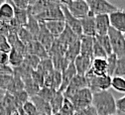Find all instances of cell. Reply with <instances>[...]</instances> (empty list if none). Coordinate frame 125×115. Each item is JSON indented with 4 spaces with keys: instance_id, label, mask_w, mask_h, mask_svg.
<instances>
[{
    "instance_id": "1",
    "label": "cell",
    "mask_w": 125,
    "mask_h": 115,
    "mask_svg": "<svg viewBox=\"0 0 125 115\" xmlns=\"http://www.w3.org/2000/svg\"><path fill=\"white\" fill-rule=\"evenodd\" d=\"M91 106L98 115H116V103L112 93L109 90L92 93Z\"/></svg>"
},
{
    "instance_id": "2",
    "label": "cell",
    "mask_w": 125,
    "mask_h": 115,
    "mask_svg": "<svg viewBox=\"0 0 125 115\" xmlns=\"http://www.w3.org/2000/svg\"><path fill=\"white\" fill-rule=\"evenodd\" d=\"M70 101L73 104V107L75 112L76 111H82V110L86 109L87 107L91 106L92 92L88 87L83 88V89L77 91L70 99Z\"/></svg>"
},
{
    "instance_id": "3",
    "label": "cell",
    "mask_w": 125,
    "mask_h": 115,
    "mask_svg": "<svg viewBox=\"0 0 125 115\" xmlns=\"http://www.w3.org/2000/svg\"><path fill=\"white\" fill-rule=\"evenodd\" d=\"M107 36L110 41L112 54H114L117 58H121L125 56V39L124 35L121 32L115 30L114 28L110 27L108 29Z\"/></svg>"
},
{
    "instance_id": "4",
    "label": "cell",
    "mask_w": 125,
    "mask_h": 115,
    "mask_svg": "<svg viewBox=\"0 0 125 115\" xmlns=\"http://www.w3.org/2000/svg\"><path fill=\"white\" fill-rule=\"evenodd\" d=\"M61 4L65 5L69 12L79 20L89 15V7L84 0H67V1H61Z\"/></svg>"
},
{
    "instance_id": "5",
    "label": "cell",
    "mask_w": 125,
    "mask_h": 115,
    "mask_svg": "<svg viewBox=\"0 0 125 115\" xmlns=\"http://www.w3.org/2000/svg\"><path fill=\"white\" fill-rule=\"evenodd\" d=\"M89 7V15L96 16V15H109L115 11H117L119 8L112 3L106 0H88L86 1Z\"/></svg>"
},
{
    "instance_id": "6",
    "label": "cell",
    "mask_w": 125,
    "mask_h": 115,
    "mask_svg": "<svg viewBox=\"0 0 125 115\" xmlns=\"http://www.w3.org/2000/svg\"><path fill=\"white\" fill-rule=\"evenodd\" d=\"M87 79L88 88L91 90L92 93L105 91L111 87V76L105 75V76H96L93 74H85Z\"/></svg>"
},
{
    "instance_id": "7",
    "label": "cell",
    "mask_w": 125,
    "mask_h": 115,
    "mask_svg": "<svg viewBox=\"0 0 125 115\" xmlns=\"http://www.w3.org/2000/svg\"><path fill=\"white\" fill-rule=\"evenodd\" d=\"M34 17L37 19L38 22H42V23L50 22V21H57V20L65 21L64 20V13H62L61 4L47 9V10L39 13L38 15L34 16Z\"/></svg>"
},
{
    "instance_id": "8",
    "label": "cell",
    "mask_w": 125,
    "mask_h": 115,
    "mask_svg": "<svg viewBox=\"0 0 125 115\" xmlns=\"http://www.w3.org/2000/svg\"><path fill=\"white\" fill-rule=\"evenodd\" d=\"M86 87H88L86 77L83 76V75L76 74L73 78V80L71 81L69 86L66 88V90L62 92V94H64L65 98H67V99L70 100L79 90H81L83 88H86Z\"/></svg>"
},
{
    "instance_id": "9",
    "label": "cell",
    "mask_w": 125,
    "mask_h": 115,
    "mask_svg": "<svg viewBox=\"0 0 125 115\" xmlns=\"http://www.w3.org/2000/svg\"><path fill=\"white\" fill-rule=\"evenodd\" d=\"M61 4V1H47V0H39V1H29V6L27 12L29 15L36 16L39 13Z\"/></svg>"
},
{
    "instance_id": "10",
    "label": "cell",
    "mask_w": 125,
    "mask_h": 115,
    "mask_svg": "<svg viewBox=\"0 0 125 115\" xmlns=\"http://www.w3.org/2000/svg\"><path fill=\"white\" fill-rule=\"evenodd\" d=\"M61 7H62V13H64V20H65V23L68 27H70L72 29V31L74 33V34L77 36V37H82L83 36V31H82V26H81V21L79 19L74 18L73 16L69 12L68 8L61 4Z\"/></svg>"
},
{
    "instance_id": "11",
    "label": "cell",
    "mask_w": 125,
    "mask_h": 115,
    "mask_svg": "<svg viewBox=\"0 0 125 115\" xmlns=\"http://www.w3.org/2000/svg\"><path fill=\"white\" fill-rule=\"evenodd\" d=\"M109 21H110V27L114 28L115 30L124 34L125 33V10L118 9L117 11L109 14Z\"/></svg>"
},
{
    "instance_id": "12",
    "label": "cell",
    "mask_w": 125,
    "mask_h": 115,
    "mask_svg": "<svg viewBox=\"0 0 125 115\" xmlns=\"http://www.w3.org/2000/svg\"><path fill=\"white\" fill-rule=\"evenodd\" d=\"M39 23H40V31H39V34H38L36 40L49 52V50L51 49V47L56 39L50 34V32L47 30L44 23H42V22H39Z\"/></svg>"
},
{
    "instance_id": "13",
    "label": "cell",
    "mask_w": 125,
    "mask_h": 115,
    "mask_svg": "<svg viewBox=\"0 0 125 115\" xmlns=\"http://www.w3.org/2000/svg\"><path fill=\"white\" fill-rule=\"evenodd\" d=\"M80 21H81V26H82V31H83V36L94 38L96 36L94 16L88 15L86 17L81 19Z\"/></svg>"
},
{
    "instance_id": "14",
    "label": "cell",
    "mask_w": 125,
    "mask_h": 115,
    "mask_svg": "<svg viewBox=\"0 0 125 115\" xmlns=\"http://www.w3.org/2000/svg\"><path fill=\"white\" fill-rule=\"evenodd\" d=\"M26 52H27V54L36 56L41 60L49 58L48 51H47L37 40H34L31 43H29L28 45H26Z\"/></svg>"
},
{
    "instance_id": "15",
    "label": "cell",
    "mask_w": 125,
    "mask_h": 115,
    "mask_svg": "<svg viewBox=\"0 0 125 115\" xmlns=\"http://www.w3.org/2000/svg\"><path fill=\"white\" fill-rule=\"evenodd\" d=\"M89 74L96 76H105L107 75V62L106 59H93L91 68L88 71ZM86 73V74H87Z\"/></svg>"
},
{
    "instance_id": "16",
    "label": "cell",
    "mask_w": 125,
    "mask_h": 115,
    "mask_svg": "<svg viewBox=\"0 0 125 115\" xmlns=\"http://www.w3.org/2000/svg\"><path fill=\"white\" fill-rule=\"evenodd\" d=\"M91 63H92L91 59L80 55L73 61V64H74V68H75V71H76V74L85 76V74L88 73V71L91 68Z\"/></svg>"
},
{
    "instance_id": "17",
    "label": "cell",
    "mask_w": 125,
    "mask_h": 115,
    "mask_svg": "<svg viewBox=\"0 0 125 115\" xmlns=\"http://www.w3.org/2000/svg\"><path fill=\"white\" fill-rule=\"evenodd\" d=\"M62 84V73L58 71H53L49 74H47L44 78V86L45 87H49L53 88L55 90L60 89Z\"/></svg>"
},
{
    "instance_id": "18",
    "label": "cell",
    "mask_w": 125,
    "mask_h": 115,
    "mask_svg": "<svg viewBox=\"0 0 125 115\" xmlns=\"http://www.w3.org/2000/svg\"><path fill=\"white\" fill-rule=\"evenodd\" d=\"M95 21V29H96V35L104 36L107 35L108 29L110 28V21H109V15H96L94 16Z\"/></svg>"
},
{
    "instance_id": "19",
    "label": "cell",
    "mask_w": 125,
    "mask_h": 115,
    "mask_svg": "<svg viewBox=\"0 0 125 115\" xmlns=\"http://www.w3.org/2000/svg\"><path fill=\"white\" fill-rule=\"evenodd\" d=\"M14 7L10 1H4L0 5V22L9 23L14 19Z\"/></svg>"
},
{
    "instance_id": "20",
    "label": "cell",
    "mask_w": 125,
    "mask_h": 115,
    "mask_svg": "<svg viewBox=\"0 0 125 115\" xmlns=\"http://www.w3.org/2000/svg\"><path fill=\"white\" fill-rule=\"evenodd\" d=\"M75 75H76V71L74 68V64L73 63H71L69 64V67L67 68V70L62 73V84H61L59 91L64 92Z\"/></svg>"
},
{
    "instance_id": "21",
    "label": "cell",
    "mask_w": 125,
    "mask_h": 115,
    "mask_svg": "<svg viewBox=\"0 0 125 115\" xmlns=\"http://www.w3.org/2000/svg\"><path fill=\"white\" fill-rule=\"evenodd\" d=\"M47 30L50 32V34L55 38L58 39L62 33L64 32L65 28H66V23L65 21L62 20H57V21H50V22H45L44 23Z\"/></svg>"
},
{
    "instance_id": "22",
    "label": "cell",
    "mask_w": 125,
    "mask_h": 115,
    "mask_svg": "<svg viewBox=\"0 0 125 115\" xmlns=\"http://www.w3.org/2000/svg\"><path fill=\"white\" fill-rule=\"evenodd\" d=\"M93 37L82 36L80 38L81 41V56L87 57L93 60L92 56V48H93Z\"/></svg>"
},
{
    "instance_id": "23",
    "label": "cell",
    "mask_w": 125,
    "mask_h": 115,
    "mask_svg": "<svg viewBox=\"0 0 125 115\" xmlns=\"http://www.w3.org/2000/svg\"><path fill=\"white\" fill-rule=\"evenodd\" d=\"M31 102L34 104V106L36 107V109L40 115H52V111H51L49 102L43 100L39 96L36 95V96L31 97Z\"/></svg>"
},
{
    "instance_id": "24",
    "label": "cell",
    "mask_w": 125,
    "mask_h": 115,
    "mask_svg": "<svg viewBox=\"0 0 125 115\" xmlns=\"http://www.w3.org/2000/svg\"><path fill=\"white\" fill-rule=\"evenodd\" d=\"M81 55V41L77 39L76 41L70 44L67 48V51L65 54V58L70 62L73 63V61Z\"/></svg>"
},
{
    "instance_id": "25",
    "label": "cell",
    "mask_w": 125,
    "mask_h": 115,
    "mask_svg": "<svg viewBox=\"0 0 125 115\" xmlns=\"http://www.w3.org/2000/svg\"><path fill=\"white\" fill-rule=\"evenodd\" d=\"M67 48H68V46L66 44L61 42L59 39H56L54 41L51 49L48 52L49 57L52 58V57H58V56H65Z\"/></svg>"
},
{
    "instance_id": "26",
    "label": "cell",
    "mask_w": 125,
    "mask_h": 115,
    "mask_svg": "<svg viewBox=\"0 0 125 115\" xmlns=\"http://www.w3.org/2000/svg\"><path fill=\"white\" fill-rule=\"evenodd\" d=\"M64 101H65L64 94H62V92H61V91H58L55 94V96L52 98V100L49 102L50 107H51V111H52V115L57 114L61 111L62 104H64Z\"/></svg>"
},
{
    "instance_id": "27",
    "label": "cell",
    "mask_w": 125,
    "mask_h": 115,
    "mask_svg": "<svg viewBox=\"0 0 125 115\" xmlns=\"http://www.w3.org/2000/svg\"><path fill=\"white\" fill-rule=\"evenodd\" d=\"M24 90V81L22 78L13 75V79L11 80L10 84L8 85L6 91L7 93H10V95H14L18 92H21Z\"/></svg>"
},
{
    "instance_id": "28",
    "label": "cell",
    "mask_w": 125,
    "mask_h": 115,
    "mask_svg": "<svg viewBox=\"0 0 125 115\" xmlns=\"http://www.w3.org/2000/svg\"><path fill=\"white\" fill-rule=\"evenodd\" d=\"M24 62V56L20 53H18L17 51L11 49V51L8 53V65L12 69L18 68Z\"/></svg>"
},
{
    "instance_id": "29",
    "label": "cell",
    "mask_w": 125,
    "mask_h": 115,
    "mask_svg": "<svg viewBox=\"0 0 125 115\" xmlns=\"http://www.w3.org/2000/svg\"><path fill=\"white\" fill-rule=\"evenodd\" d=\"M23 81H24V90H25L26 93L29 95V97L36 96V95L39 93L41 87H40L36 83H34V80L31 78V77L26 78V79H24Z\"/></svg>"
},
{
    "instance_id": "30",
    "label": "cell",
    "mask_w": 125,
    "mask_h": 115,
    "mask_svg": "<svg viewBox=\"0 0 125 115\" xmlns=\"http://www.w3.org/2000/svg\"><path fill=\"white\" fill-rule=\"evenodd\" d=\"M52 63H53V67L55 71H58L60 73H62L64 71L67 70V68L69 67V64L71 63L66 58L65 56H58V57H52L51 58Z\"/></svg>"
},
{
    "instance_id": "31",
    "label": "cell",
    "mask_w": 125,
    "mask_h": 115,
    "mask_svg": "<svg viewBox=\"0 0 125 115\" xmlns=\"http://www.w3.org/2000/svg\"><path fill=\"white\" fill-rule=\"evenodd\" d=\"M24 28L27 29L36 40V38L39 34V31H40V23L37 21V19L34 16H32V15L28 16V21H27L26 25L24 26Z\"/></svg>"
},
{
    "instance_id": "32",
    "label": "cell",
    "mask_w": 125,
    "mask_h": 115,
    "mask_svg": "<svg viewBox=\"0 0 125 115\" xmlns=\"http://www.w3.org/2000/svg\"><path fill=\"white\" fill-rule=\"evenodd\" d=\"M61 42H62L64 44H66L67 46H69L70 44H72L73 42L76 41L77 39H80V37H77L74 33L72 31V29L70 27H68L66 25V28L64 30V32L62 33V35L58 38Z\"/></svg>"
},
{
    "instance_id": "33",
    "label": "cell",
    "mask_w": 125,
    "mask_h": 115,
    "mask_svg": "<svg viewBox=\"0 0 125 115\" xmlns=\"http://www.w3.org/2000/svg\"><path fill=\"white\" fill-rule=\"evenodd\" d=\"M33 71H34V70H32L31 68H29L28 65H26L25 63H22L20 67L13 69V75L18 76V77H20V78H22V79L24 80V79H26V78L31 77Z\"/></svg>"
},
{
    "instance_id": "34",
    "label": "cell",
    "mask_w": 125,
    "mask_h": 115,
    "mask_svg": "<svg viewBox=\"0 0 125 115\" xmlns=\"http://www.w3.org/2000/svg\"><path fill=\"white\" fill-rule=\"evenodd\" d=\"M37 71H39L44 76H46L47 74H49L51 72L54 71V67H53V63H52V60L51 58H47V59H44V60H41L38 68H37Z\"/></svg>"
},
{
    "instance_id": "35",
    "label": "cell",
    "mask_w": 125,
    "mask_h": 115,
    "mask_svg": "<svg viewBox=\"0 0 125 115\" xmlns=\"http://www.w3.org/2000/svg\"><path fill=\"white\" fill-rule=\"evenodd\" d=\"M15 13H14V20L16 21V23L20 26V27H24L28 21V12L27 10H19V9H15Z\"/></svg>"
},
{
    "instance_id": "36",
    "label": "cell",
    "mask_w": 125,
    "mask_h": 115,
    "mask_svg": "<svg viewBox=\"0 0 125 115\" xmlns=\"http://www.w3.org/2000/svg\"><path fill=\"white\" fill-rule=\"evenodd\" d=\"M17 36H18V39H19L25 46L35 40V38L33 37V35L31 34V33H30L27 29H25L24 27H21V28L18 30Z\"/></svg>"
},
{
    "instance_id": "37",
    "label": "cell",
    "mask_w": 125,
    "mask_h": 115,
    "mask_svg": "<svg viewBox=\"0 0 125 115\" xmlns=\"http://www.w3.org/2000/svg\"><path fill=\"white\" fill-rule=\"evenodd\" d=\"M94 38L98 42V44L102 47V49L105 51V53L107 54V56L112 54V49H111L110 41H109V38H108L107 35H104V36H98V35H96Z\"/></svg>"
},
{
    "instance_id": "38",
    "label": "cell",
    "mask_w": 125,
    "mask_h": 115,
    "mask_svg": "<svg viewBox=\"0 0 125 115\" xmlns=\"http://www.w3.org/2000/svg\"><path fill=\"white\" fill-rule=\"evenodd\" d=\"M58 92V90H55L53 88H49V87H45L43 86L39 93L37 94V96H39L40 98H42L43 100L47 101V102H50L52 100V98L55 96V94Z\"/></svg>"
},
{
    "instance_id": "39",
    "label": "cell",
    "mask_w": 125,
    "mask_h": 115,
    "mask_svg": "<svg viewBox=\"0 0 125 115\" xmlns=\"http://www.w3.org/2000/svg\"><path fill=\"white\" fill-rule=\"evenodd\" d=\"M111 87L119 92L125 93V78L121 76H112Z\"/></svg>"
},
{
    "instance_id": "40",
    "label": "cell",
    "mask_w": 125,
    "mask_h": 115,
    "mask_svg": "<svg viewBox=\"0 0 125 115\" xmlns=\"http://www.w3.org/2000/svg\"><path fill=\"white\" fill-rule=\"evenodd\" d=\"M92 56H93V59H106L107 58V54L102 49V47L98 44V42L95 40V38L93 39Z\"/></svg>"
},
{
    "instance_id": "41",
    "label": "cell",
    "mask_w": 125,
    "mask_h": 115,
    "mask_svg": "<svg viewBox=\"0 0 125 115\" xmlns=\"http://www.w3.org/2000/svg\"><path fill=\"white\" fill-rule=\"evenodd\" d=\"M40 62H41V59H39L38 57L33 56V55L26 54L24 56V62H23V63H25L26 65H28L29 68H31L32 70L35 71V70H37Z\"/></svg>"
},
{
    "instance_id": "42",
    "label": "cell",
    "mask_w": 125,
    "mask_h": 115,
    "mask_svg": "<svg viewBox=\"0 0 125 115\" xmlns=\"http://www.w3.org/2000/svg\"><path fill=\"white\" fill-rule=\"evenodd\" d=\"M113 76H121V77L125 76V56L121 58H117Z\"/></svg>"
},
{
    "instance_id": "43",
    "label": "cell",
    "mask_w": 125,
    "mask_h": 115,
    "mask_svg": "<svg viewBox=\"0 0 125 115\" xmlns=\"http://www.w3.org/2000/svg\"><path fill=\"white\" fill-rule=\"evenodd\" d=\"M106 62H107V75L109 76H113L114 73V70L116 67V62H117V57L114 54L108 55L106 58Z\"/></svg>"
},
{
    "instance_id": "44",
    "label": "cell",
    "mask_w": 125,
    "mask_h": 115,
    "mask_svg": "<svg viewBox=\"0 0 125 115\" xmlns=\"http://www.w3.org/2000/svg\"><path fill=\"white\" fill-rule=\"evenodd\" d=\"M74 109L73 107V104L71 103L70 100H68L67 98H65L64 104H62V107L60 111L61 115H74Z\"/></svg>"
},
{
    "instance_id": "45",
    "label": "cell",
    "mask_w": 125,
    "mask_h": 115,
    "mask_svg": "<svg viewBox=\"0 0 125 115\" xmlns=\"http://www.w3.org/2000/svg\"><path fill=\"white\" fill-rule=\"evenodd\" d=\"M13 79V75L10 74H0V89L6 91L11 80Z\"/></svg>"
},
{
    "instance_id": "46",
    "label": "cell",
    "mask_w": 125,
    "mask_h": 115,
    "mask_svg": "<svg viewBox=\"0 0 125 115\" xmlns=\"http://www.w3.org/2000/svg\"><path fill=\"white\" fill-rule=\"evenodd\" d=\"M22 108H23L22 110L25 112L26 115H39V113H38L36 107L34 106V104L31 102V101H27V102L23 105Z\"/></svg>"
},
{
    "instance_id": "47",
    "label": "cell",
    "mask_w": 125,
    "mask_h": 115,
    "mask_svg": "<svg viewBox=\"0 0 125 115\" xmlns=\"http://www.w3.org/2000/svg\"><path fill=\"white\" fill-rule=\"evenodd\" d=\"M31 78H32L34 80V83H36L41 88L44 86V78H45V76L39 71H37V70L33 71L32 75H31Z\"/></svg>"
},
{
    "instance_id": "48",
    "label": "cell",
    "mask_w": 125,
    "mask_h": 115,
    "mask_svg": "<svg viewBox=\"0 0 125 115\" xmlns=\"http://www.w3.org/2000/svg\"><path fill=\"white\" fill-rule=\"evenodd\" d=\"M13 97H14L15 101H16V103L18 102V103H21L22 105H24L27 101H29V95L26 93L25 90H23L21 92H18L16 94H14Z\"/></svg>"
},
{
    "instance_id": "49",
    "label": "cell",
    "mask_w": 125,
    "mask_h": 115,
    "mask_svg": "<svg viewBox=\"0 0 125 115\" xmlns=\"http://www.w3.org/2000/svg\"><path fill=\"white\" fill-rule=\"evenodd\" d=\"M10 2L15 9L19 10H27L29 6V1H26V0H11Z\"/></svg>"
},
{
    "instance_id": "50",
    "label": "cell",
    "mask_w": 125,
    "mask_h": 115,
    "mask_svg": "<svg viewBox=\"0 0 125 115\" xmlns=\"http://www.w3.org/2000/svg\"><path fill=\"white\" fill-rule=\"evenodd\" d=\"M0 51L9 53L11 51V47L4 35H0Z\"/></svg>"
},
{
    "instance_id": "51",
    "label": "cell",
    "mask_w": 125,
    "mask_h": 115,
    "mask_svg": "<svg viewBox=\"0 0 125 115\" xmlns=\"http://www.w3.org/2000/svg\"><path fill=\"white\" fill-rule=\"evenodd\" d=\"M115 103H116V110H117V113H123L125 114V95L119 99L115 100Z\"/></svg>"
},
{
    "instance_id": "52",
    "label": "cell",
    "mask_w": 125,
    "mask_h": 115,
    "mask_svg": "<svg viewBox=\"0 0 125 115\" xmlns=\"http://www.w3.org/2000/svg\"><path fill=\"white\" fill-rule=\"evenodd\" d=\"M74 115H98L95 111V109L92 106L87 107L86 109H83L82 111H76L74 112Z\"/></svg>"
},
{
    "instance_id": "53",
    "label": "cell",
    "mask_w": 125,
    "mask_h": 115,
    "mask_svg": "<svg viewBox=\"0 0 125 115\" xmlns=\"http://www.w3.org/2000/svg\"><path fill=\"white\" fill-rule=\"evenodd\" d=\"M0 74L13 75V69L8 64H0Z\"/></svg>"
},
{
    "instance_id": "54",
    "label": "cell",
    "mask_w": 125,
    "mask_h": 115,
    "mask_svg": "<svg viewBox=\"0 0 125 115\" xmlns=\"http://www.w3.org/2000/svg\"><path fill=\"white\" fill-rule=\"evenodd\" d=\"M0 64H8V53L0 51Z\"/></svg>"
},
{
    "instance_id": "55",
    "label": "cell",
    "mask_w": 125,
    "mask_h": 115,
    "mask_svg": "<svg viewBox=\"0 0 125 115\" xmlns=\"http://www.w3.org/2000/svg\"><path fill=\"white\" fill-rule=\"evenodd\" d=\"M117 115H125V114H123V113H117Z\"/></svg>"
},
{
    "instance_id": "56",
    "label": "cell",
    "mask_w": 125,
    "mask_h": 115,
    "mask_svg": "<svg viewBox=\"0 0 125 115\" xmlns=\"http://www.w3.org/2000/svg\"><path fill=\"white\" fill-rule=\"evenodd\" d=\"M54 115H61V113L59 112V113H57V114H54Z\"/></svg>"
},
{
    "instance_id": "57",
    "label": "cell",
    "mask_w": 125,
    "mask_h": 115,
    "mask_svg": "<svg viewBox=\"0 0 125 115\" xmlns=\"http://www.w3.org/2000/svg\"><path fill=\"white\" fill-rule=\"evenodd\" d=\"M2 4V1H0V5H1Z\"/></svg>"
},
{
    "instance_id": "58",
    "label": "cell",
    "mask_w": 125,
    "mask_h": 115,
    "mask_svg": "<svg viewBox=\"0 0 125 115\" xmlns=\"http://www.w3.org/2000/svg\"><path fill=\"white\" fill-rule=\"evenodd\" d=\"M123 35H124V39H125V33H124V34H123Z\"/></svg>"
}]
</instances>
